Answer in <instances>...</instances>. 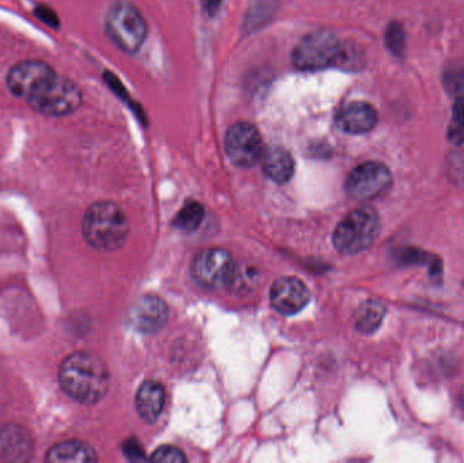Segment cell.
Masks as SVG:
<instances>
[{
	"label": "cell",
	"mask_w": 464,
	"mask_h": 463,
	"mask_svg": "<svg viewBox=\"0 0 464 463\" xmlns=\"http://www.w3.org/2000/svg\"><path fill=\"white\" fill-rule=\"evenodd\" d=\"M59 382L71 399L83 405H94L108 393L111 375L100 356L75 352L60 366Z\"/></svg>",
	"instance_id": "6da1fadb"
},
{
	"label": "cell",
	"mask_w": 464,
	"mask_h": 463,
	"mask_svg": "<svg viewBox=\"0 0 464 463\" xmlns=\"http://www.w3.org/2000/svg\"><path fill=\"white\" fill-rule=\"evenodd\" d=\"M84 239L101 252H114L127 241L130 223L127 215L111 201L92 204L83 217Z\"/></svg>",
	"instance_id": "7a4b0ae2"
},
{
	"label": "cell",
	"mask_w": 464,
	"mask_h": 463,
	"mask_svg": "<svg viewBox=\"0 0 464 463\" xmlns=\"http://www.w3.org/2000/svg\"><path fill=\"white\" fill-rule=\"evenodd\" d=\"M381 233V217L372 207L346 215L333 234V244L343 255H359L372 246Z\"/></svg>",
	"instance_id": "3957f363"
},
{
	"label": "cell",
	"mask_w": 464,
	"mask_h": 463,
	"mask_svg": "<svg viewBox=\"0 0 464 463\" xmlns=\"http://www.w3.org/2000/svg\"><path fill=\"white\" fill-rule=\"evenodd\" d=\"M106 33L121 51L136 53L146 41V19L130 3H116L106 15Z\"/></svg>",
	"instance_id": "277c9868"
},
{
	"label": "cell",
	"mask_w": 464,
	"mask_h": 463,
	"mask_svg": "<svg viewBox=\"0 0 464 463\" xmlns=\"http://www.w3.org/2000/svg\"><path fill=\"white\" fill-rule=\"evenodd\" d=\"M343 43L330 30H318L305 35L292 53V63L297 70L318 71L337 65Z\"/></svg>",
	"instance_id": "5b68a950"
},
{
	"label": "cell",
	"mask_w": 464,
	"mask_h": 463,
	"mask_svg": "<svg viewBox=\"0 0 464 463\" xmlns=\"http://www.w3.org/2000/svg\"><path fill=\"white\" fill-rule=\"evenodd\" d=\"M192 275L196 282L207 290H223L237 285V268L230 252L212 247L204 250L193 261Z\"/></svg>",
	"instance_id": "8992f818"
},
{
	"label": "cell",
	"mask_w": 464,
	"mask_h": 463,
	"mask_svg": "<svg viewBox=\"0 0 464 463\" xmlns=\"http://www.w3.org/2000/svg\"><path fill=\"white\" fill-rule=\"evenodd\" d=\"M30 105L46 116H67L82 103V92L72 81L54 73L32 97Z\"/></svg>",
	"instance_id": "52a82bcc"
},
{
	"label": "cell",
	"mask_w": 464,
	"mask_h": 463,
	"mask_svg": "<svg viewBox=\"0 0 464 463\" xmlns=\"http://www.w3.org/2000/svg\"><path fill=\"white\" fill-rule=\"evenodd\" d=\"M390 169L381 162H365L357 166L346 179V192L354 200L370 201L384 195L392 188Z\"/></svg>",
	"instance_id": "ba28073f"
},
{
	"label": "cell",
	"mask_w": 464,
	"mask_h": 463,
	"mask_svg": "<svg viewBox=\"0 0 464 463\" xmlns=\"http://www.w3.org/2000/svg\"><path fill=\"white\" fill-rule=\"evenodd\" d=\"M226 151L231 162L237 168H253L264 155L258 130L248 122H237L232 125L226 135Z\"/></svg>",
	"instance_id": "9c48e42d"
},
{
	"label": "cell",
	"mask_w": 464,
	"mask_h": 463,
	"mask_svg": "<svg viewBox=\"0 0 464 463\" xmlns=\"http://www.w3.org/2000/svg\"><path fill=\"white\" fill-rule=\"evenodd\" d=\"M53 75V71L46 63L27 60L11 68L7 76L8 89L16 97L29 100Z\"/></svg>",
	"instance_id": "30bf717a"
},
{
	"label": "cell",
	"mask_w": 464,
	"mask_h": 463,
	"mask_svg": "<svg viewBox=\"0 0 464 463\" xmlns=\"http://www.w3.org/2000/svg\"><path fill=\"white\" fill-rule=\"evenodd\" d=\"M310 298L307 285L297 277H280L270 288V304L273 309L284 315H294L302 312Z\"/></svg>",
	"instance_id": "8fae6325"
},
{
	"label": "cell",
	"mask_w": 464,
	"mask_h": 463,
	"mask_svg": "<svg viewBox=\"0 0 464 463\" xmlns=\"http://www.w3.org/2000/svg\"><path fill=\"white\" fill-rule=\"evenodd\" d=\"M169 318V307L157 295H144L130 310V323L141 333H157L165 326Z\"/></svg>",
	"instance_id": "7c38bea8"
},
{
	"label": "cell",
	"mask_w": 464,
	"mask_h": 463,
	"mask_svg": "<svg viewBox=\"0 0 464 463\" xmlns=\"http://www.w3.org/2000/svg\"><path fill=\"white\" fill-rule=\"evenodd\" d=\"M337 124L343 132L362 135L370 132L378 124V111L367 102L349 103L337 117Z\"/></svg>",
	"instance_id": "4fadbf2b"
},
{
	"label": "cell",
	"mask_w": 464,
	"mask_h": 463,
	"mask_svg": "<svg viewBox=\"0 0 464 463\" xmlns=\"http://www.w3.org/2000/svg\"><path fill=\"white\" fill-rule=\"evenodd\" d=\"M33 454V440L21 427L7 426L0 429V458L5 461H27Z\"/></svg>",
	"instance_id": "5bb4252c"
},
{
	"label": "cell",
	"mask_w": 464,
	"mask_h": 463,
	"mask_svg": "<svg viewBox=\"0 0 464 463\" xmlns=\"http://www.w3.org/2000/svg\"><path fill=\"white\" fill-rule=\"evenodd\" d=\"M166 391L157 381H146L136 394V410L147 423H155L162 415Z\"/></svg>",
	"instance_id": "9a60e30c"
},
{
	"label": "cell",
	"mask_w": 464,
	"mask_h": 463,
	"mask_svg": "<svg viewBox=\"0 0 464 463\" xmlns=\"http://www.w3.org/2000/svg\"><path fill=\"white\" fill-rule=\"evenodd\" d=\"M262 166L267 178L276 184H285L295 173L294 158L280 147H272L262 155Z\"/></svg>",
	"instance_id": "2e32d148"
},
{
	"label": "cell",
	"mask_w": 464,
	"mask_h": 463,
	"mask_svg": "<svg viewBox=\"0 0 464 463\" xmlns=\"http://www.w3.org/2000/svg\"><path fill=\"white\" fill-rule=\"evenodd\" d=\"M94 449L82 440H67L49 450L46 461L53 463H90L97 461Z\"/></svg>",
	"instance_id": "e0dca14e"
},
{
	"label": "cell",
	"mask_w": 464,
	"mask_h": 463,
	"mask_svg": "<svg viewBox=\"0 0 464 463\" xmlns=\"http://www.w3.org/2000/svg\"><path fill=\"white\" fill-rule=\"evenodd\" d=\"M386 309L376 301H368L359 307L356 313V326L362 333H372L381 326Z\"/></svg>",
	"instance_id": "ac0fdd59"
},
{
	"label": "cell",
	"mask_w": 464,
	"mask_h": 463,
	"mask_svg": "<svg viewBox=\"0 0 464 463\" xmlns=\"http://www.w3.org/2000/svg\"><path fill=\"white\" fill-rule=\"evenodd\" d=\"M204 217H206V209H204L203 204L190 200L187 201L185 206L182 207L174 223L179 230L185 231V233H192V231L200 227Z\"/></svg>",
	"instance_id": "d6986e66"
},
{
	"label": "cell",
	"mask_w": 464,
	"mask_h": 463,
	"mask_svg": "<svg viewBox=\"0 0 464 463\" xmlns=\"http://www.w3.org/2000/svg\"><path fill=\"white\" fill-rule=\"evenodd\" d=\"M447 90L457 98H464V63H454L444 72Z\"/></svg>",
	"instance_id": "ffe728a7"
},
{
	"label": "cell",
	"mask_w": 464,
	"mask_h": 463,
	"mask_svg": "<svg viewBox=\"0 0 464 463\" xmlns=\"http://www.w3.org/2000/svg\"><path fill=\"white\" fill-rule=\"evenodd\" d=\"M449 138L455 144H462L464 141V98H457V102L454 103Z\"/></svg>",
	"instance_id": "44dd1931"
},
{
	"label": "cell",
	"mask_w": 464,
	"mask_h": 463,
	"mask_svg": "<svg viewBox=\"0 0 464 463\" xmlns=\"http://www.w3.org/2000/svg\"><path fill=\"white\" fill-rule=\"evenodd\" d=\"M405 38V30H403L402 24L400 22H392L387 27L386 43L387 48L394 56H403L406 45Z\"/></svg>",
	"instance_id": "7402d4cb"
},
{
	"label": "cell",
	"mask_w": 464,
	"mask_h": 463,
	"mask_svg": "<svg viewBox=\"0 0 464 463\" xmlns=\"http://www.w3.org/2000/svg\"><path fill=\"white\" fill-rule=\"evenodd\" d=\"M150 459L157 463H184L188 461L184 453L174 446H160L152 453Z\"/></svg>",
	"instance_id": "603a6c76"
},
{
	"label": "cell",
	"mask_w": 464,
	"mask_h": 463,
	"mask_svg": "<svg viewBox=\"0 0 464 463\" xmlns=\"http://www.w3.org/2000/svg\"><path fill=\"white\" fill-rule=\"evenodd\" d=\"M124 454L130 459V461H144L143 449L138 440H127L124 443Z\"/></svg>",
	"instance_id": "cb8c5ba5"
},
{
	"label": "cell",
	"mask_w": 464,
	"mask_h": 463,
	"mask_svg": "<svg viewBox=\"0 0 464 463\" xmlns=\"http://www.w3.org/2000/svg\"><path fill=\"white\" fill-rule=\"evenodd\" d=\"M204 10L209 15H215L222 5V0H201Z\"/></svg>",
	"instance_id": "d4e9b609"
},
{
	"label": "cell",
	"mask_w": 464,
	"mask_h": 463,
	"mask_svg": "<svg viewBox=\"0 0 464 463\" xmlns=\"http://www.w3.org/2000/svg\"><path fill=\"white\" fill-rule=\"evenodd\" d=\"M460 407H462L464 412V388L462 389V393H460Z\"/></svg>",
	"instance_id": "484cf974"
}]
</instances>
